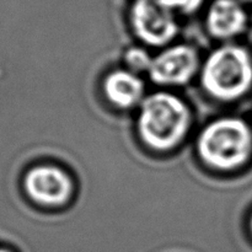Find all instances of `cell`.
I'll list each match as a JSON object with an SVG mask.
<instances>
[{
  "mask_svg": "<svg viewBox=\"0 0 252 252\" xmlns=\"http://www.w3.org/2000/svg\"><path fill=\"white\" fill-rule=\"evenodd\" d=\"M191 122L186 103L169 93H157L145 97L138 115V132L152 149L167 152L185 138Z\"/></svg>",
  "mask_w": 252,
  "mask_h": 252,
  "instance_id": "cell-1",
  "label": "cell"
},
{
  "mask_svg": "<svg viewBox=\"0 0 252 252\" xmlns=\"http://www.w3.org/2000/svg\"><path fill=\"white\" fill-rule=\"evenodd\" d=\"M204 91L220 101L243 96L252 83V62L243 47L228 44L212 52L202 66Z\"/></svg>",
  "mask_w": 252,
  "mask_h": 252,
  "instance_id": "cell-2",
  "label": "cell"
},
{
  "mask_svg": "<svg viewBox=\"0 0 252 252\" xmlns=\"http://www.w3.org/2000/svg\"><path fill=\"white\" fill-rule=\"evenodd\" d=\"M252 135L239 118H220L209 123L199 134L197 150L201 159L217 170H233L249 159Z\"/></svg>",
  "mask_w": 252,
  "mask_h": 252,
  "instance_id": "cell-3",
  "label": "cell"
},
{
  "mask_svg": "<svg viewBox=\"0 0 252 252\" xmlns=\"http://www.w3.org/2000/svg\"><path fill=\"white\" fill-rule=\"evenodd\" d=\"M130 22L138 38L149 46H164L179 31L174 12L159 0H135L130 10Z\"/></svg>",
  "mask_w": 252,
  "mask_h": 252,
  "instance_id": "cell-4",
  "label": "cell"
},
{
  "mask_svg": "<svg viewBox=\"0 0 252 252\" xmlns=\"http://www.w3.org/2000/svg\"><path fill=\"white\" fill-rule=\"evenodd\" d=\"M198 65L196 49L187 44H177L154 57L148 74L150 80L159 85H185L193 78Z\"/></svg>",
  "mask_w": 252,
  "mask_h": 252,
  "instance_id": "cell-5",
  "label": "cell"
},
{
  "mask_svg": "<svg viewBox=\"0 0 252 252\" xmlns=\"http://www.w3.org/2000/svg\"><path fill=\"white\" fill-rule=\"evenodd\" d=\"M26 193L32 201L44 206H59L73 194V182L62 169L52 165H38L26 174Z\"/></svg>",
  "mask_w": 252,
  "mask_h": 252,
  "instance_id": "cell-6",
  "label": "cell"
},
{
  "mask_svg": "<svg viewBox=\"0 0 252 252\" xmlns=\"http://www.w3.org/2000/svg\"><path fill=\"white\" fill-rule=\"evenodd\" d=\"M246 26V14L236 0H214L207 12V29L217 38H230Z\"/></svg>",
  "mask_w": 252,
  "mask_h": 252,
  "instance_id": "cell-7",
  "label": "cell"
},
{
  "mask_svg": "<svg viewBox=\"0 0 252 252\" xmlns=\"http://www.w3.org/2000/svg\"><path fill=\"white\" fill-rule=\"evenodd\" d=\"M103 90L106 97L113 105L121 108H130L142 103L144 83L133 71L116 70L106 76Z\"/></svg>",
  "mask_w": 252,
  "mask_h": 252,
  "instance_id": "cell-8",
  "label": "cell"
},
{
  "mask_svg": "<svg viewBox=\"0 0 252 252\" xmlns=\"http://www.w3.org/2000/svg\"><path fill=\"white\" fill-rule=\"evenodd\" d=\"M152 57L142 48H130L129 51L126 53V62H127L128 66L130 68V71L137 74V71L149 70V66L152 64Z\"/></svg>",
  "mask_w": 252,
  "mask_h": 252,
  "instance_id": "cell-9",
  "label": "cell"
},
{
  "mask_svg": "<svg viewBox=\"0 0 252 252\" xmlns=\"http://www.w3.org/2000/svg\"><path fill=\"white\" fill-rule=\"evenodd\" d=\"M159 1L172 12L182 11L185 14H189L198 9L203 0H159Z\"/></svg>",
  "mask_w": 252,
  "mask_h": 252,
  "instance_id": "cell-10",
  "label": "cell"
},
{
  "mask_svg": "<svg viewBox=\"0 0 252 252\" xmlns=\"http://www.w3.org/2000/svg\"><path fill=\"white\" fill-rule=\"evenodd\" d=\"M0 252H9V251H6V250H0Z\"/></svg>",
  "mask_w": 252,
  "mask_h": 252,
  "instance_id": "cell-11",
  "label": "cell"
},
{
  "mask_svg": "<svg viewBox=\"0 0 252 252\" xmlns=\"http://www.w3.org/2000/svg\"><path fill=\"white\" fill-rule=\"evenodd\" d=\"M251 229H252V219H251Z\"/></svg>",
  "mask_w": 252,
  "mask_h": 252,
  "instance_id": "cell-12",
  "label": "cell"
},
{
  "mask_svg": "<svg viewBox=\"0 0 252 252\" xmlns=\"http://www.w3.org/2000/svg\"><path fill=\"white\" fill-rule=\"evenodd\" d=\"M249 1H252V0H249Z\"/></svg>",
  "mask_w": 252,
  "mask_h": 252,
  "instance_id": "cell-13",
  "label": "cell"
}]
</instances>
